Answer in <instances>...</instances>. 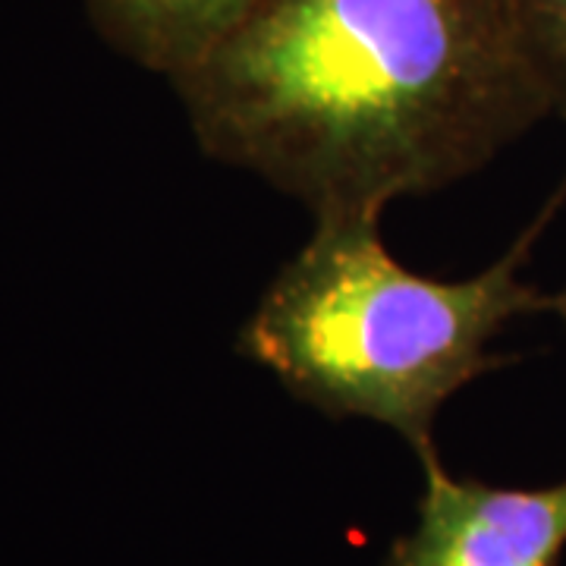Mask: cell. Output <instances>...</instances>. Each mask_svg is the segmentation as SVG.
Instances as JSON below:
<instances>
[{
  "label": "cell",
  "mask_w": 566,
  "mask_h": 566,
  "mask_svg": "<svg viewBox=\"0 0 566 566\" xmlns=\"http://www.w3.org/2000/svg\"><path fill=\"white\" fill-rule=\"evenodd\" d=\"M170 85L208 158L315 221L441 192L551 114L510 0H259Z\"/></svg>",
  "instance_id": "6da1fadb"
},
{
  "label": "cell",
  "mask_w": 566,
  "mask_h": 566,
  "mask_svg": "<svg viewBox=\"0 0 566 566\" xmlns=\"http://www.w3.org/2000/svg\"><path fill=\"white\" fill-rule=\"evenodd\" d=\"M564 199L566 182L497 262L465 281L424 277L397 262L381 218L315 221L303 249L264 286L237 334V353L327 419L385 424L419 463L438 457L441 406L510 363L488 353L506 324L526 315L566 322V286L547 293L520 277Z\"/></svg>",
  "instance_id": "7a4b0ae2"
},
{
  "label": "cell",
  "mask_w": 566,
  "mask_h": 566,
  "mask_svg": "<svg viewBox=\"0 0 566 566\" xmlns=\"http://www.w3.org/2000/svg\"><path fill=\"white\" fill-rule=\"evenodd\" d=\"M424 491L412 532L385 566H560L566 551V479L545 488L488 485L422 460Z\"/></svg>",
  "instance_id": "3957f363"
},
{
  "label": "cell",
  "mask_w": 566,
  "mask_h": 566,
  "mask_svg": "<svg viewBox=\"0 0 566 566\" xmlns=\"http://www.w3.org/2000/svg\"><path fill=\"white\" fill-rule=\"evenodd\" d=\"M259 0H82L95 32L120 57L177 80L211 54Z\"/></svg>",
  "instance_id": "277c9868"
},
{
  "label": "cell",
  "mask_w": 566,
  "mask_h": 566,
  "mask_svg": "<svg viewBox=\"0 0 566 566\" xmlns=\"http://www.w3.org/2000/svg\"><path fill=\"white\" fill-rule=\"evenodd\" d=\"M520 32L545 82L551 114L566 120V0H510Z\"/></svg>",
  "instance_id": "5b68a950"
}]
</instances>
